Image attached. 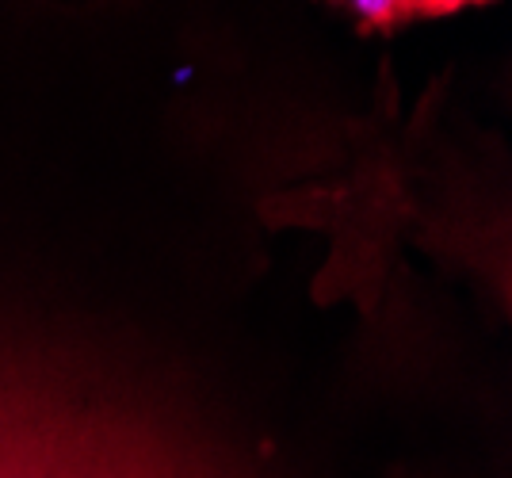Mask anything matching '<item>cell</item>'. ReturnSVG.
I'll list each match as a JSON object with an SVG mask.
<instances>
[{"instance_id":"obj_1","label":"cell","mask_w":512,"mask_h":478,"mask_svg":"<svg viewBox=\"0 0 512 478\" xmlns=\"http://www.w3.org/2000/svg\"><path fill=\"white\" fill-rule=\"evenodd\" d=\"M211 452L123 368L0 322V478H237Z\"/></svg>"},{"instance_id":"obj_2","label":"cell","mask_w":512,"mask_h":478,"mask_svg":"<svg viewBox=\"0 0 512 478\" xmlns=\"http://www.w3.org/2000/svg\"><path fill=\"white\" fill-rule=\"evenodd\" d=\"M367 23H406L417 16H440L451 8H463L470 0H341Z\"/></svg>"}]
</instances>
